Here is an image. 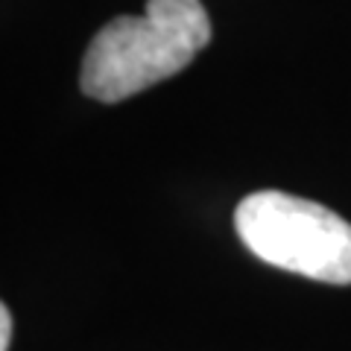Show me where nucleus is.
Returning <instances> with one entry per match:
<instances>
[{
    "mask_svg": "<svg viewBox=\"0 0 351 351\" xmlns=\"http://www.w3.org/2000/svg\"><path fill=\"white\" fill-rule=\"evenodd\" d=\"M234 228L255 258L295 276L351 284V223L319 202L258 191L234 211Z\"/></svg>",
    "mask_w": 351,
    "mask_h": 351,
    "instance_id": "nucleus-2",
    "label": "nucleus"
},
{
    "mask_svg": "<svg viewBox=\"0 0 351 351\" xmlns=\"http://www.w3.org/2000/svg\"><path fill=\"white\" fill-rule=\"evenodd\" d=\"M211 41L199 0H147L144 15H120L88 44L80 85L100 103H120L184 71Z\"/></svg>",
    "mask_w": 351,
    "mask_h": 351,
    "instance_id": "nucleus-1",
    "label": "nucleus"
},
{
    "mask_svg": "<svg viewBox=\"0 0 351 351\" xmlns=\"http://www.w3.org/2000/svg\"><path fill=\"white\" fill-rule=\"evenodd\" d=\"M9 339H12V313L3 304L0 307V351H9Z\"/></svg>",
    "mask_w": 351,
    "mask_h": 351,
    "instance_id": "nucleus-3",
    "label": "nucleus"
}]
</instances>
